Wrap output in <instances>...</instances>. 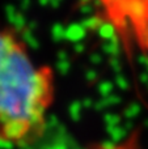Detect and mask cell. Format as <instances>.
<instances>
[{
  "label": "cell",
  "mask_w": 148,
  "mask_h": 149,
  "mask_svg": "<svg viewBox=\"0 0 148 149\" xmlns=\"http://www.w3.org/2000/svg\"><path fill=\"white\" fill-rule=\"evenodd\" d=\"M22 149H31V148H28V147H26V148H22Z\"/></svg>",
  "instance_id": "4"
},
{
  "label": "cell",
  "mask_w": 148,
  "mask_h": 149,
  "mask_svg": "<svg viewBox=\"0 0 148 149\" xmlns=\"http://www.w3.org/2000/svg\"><path fill=\"white\" fill-rule=\"evenodd\" d=\"M54 93V72L33 58L16 31L0 25V140L26 145L46 128Z\"/></svg>",
  "instance_id": "1"
},
{
  "label": "cell",
  "mask_w": 148,
  "mask_h": 149,
  "mask_svg": "<svg viewBox=\"0 0 148 149\" xmlns=\"http://www.w3.org/2000/svg\"><path fill=\"white\" fill-rule=\"evenodd\" d=\"M45 149H68L67 144H63V143H54L52 145L45 148Z\"/></svg>",
  "instance_id": "3"
},
{
  "label": "cell",
  "mask_w": 148,
  "mask_h": 149,
  "mask_svg": "<svg viewBox=\"0 0 148 149\" xmlns=\"http://www.w3.org/2000/svg\"><path fill=\"white\" fill-rule=\"evenodd\" d=\"M126 134H127V131H126L125 128H114L110 131V136H112V140L114 143L122 141L126 137Z\"/></svg>",
  "instance_id": "2"
}]
</instances>
